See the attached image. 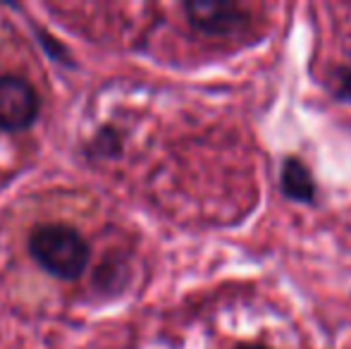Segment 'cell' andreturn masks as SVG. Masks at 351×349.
<instances>
[{"instance_id": "obj_4", "label": "cell", "mask_w": 351, "mask_h": 349, "mask_svg": "<svg viewBox=\"0 0 351 349\" xmlns=\"http://www.w3.org/2000/svg\"><path fill=\"white\" fill-rule=\"evenodd\" d=\"M280 191L287 201H294L301 206H313L318 196V184L313 180V173L308 165L296 156L282 158L280 165Z\"/></svg>"}, {"instance_id": "obj_9", "label": "cell", "mask_w": 351, "mask_h": 349, "mask_svg": "<svg viewBox=\"0 0 351 349\" xmlns=\"http://www.w3.org/2000/svg\"><path fill=\"white\" fill-rule=\"evenodd\" d=\"M237 349H268V347H263V345H241Z\"/></svg>"}, {"instance_id": "obj_1", "label": "cell", "mask_w": 351, "mask_h": 349, "mask_svg": "<svg viewBox=\"0 0 351 349\" xmlns=\"http://www.w3.org/2000/svg\"><path fill=\"white\" fill-rule=\"evenodd\" d=\"M29 256L46 275L74 282L91 261V247L77 228L67 223H43L27 239Z\"/></svg>"}, {"instance_id": "obj_7", "label": "cell", "mask_w": 351, "mask_h": 349, "mask_svg": "<svg viewBox=\"0 0 351 349\" xmlns=\"http://www.w3.org/2000/svg\"><path fill=\"white\" fill-rule=\"evenodd\" d=\"M32 27H34V36H36L38 46L46 51V56L51 58L53 62H60V65H65V67H77V62L72 60L70 51H67L60 41H56V38H53L46 29H38L36 24H32Z\"/></svg>"}, {"instance_id": "obj_8", "label": "cell", "mask_w": 351, "mask_h": 349, "mask_svg": "<svg viewBox=\"0 0 351 349\" xmlns=\"http://www.w3.org/2000/svg\"><path fill=\"white\" fill-rule=\"evenodd\" d=\"M332 96L351 106V65H339L332 72Z\"/></svg>"}, {"instance_id": "obj_6", "label": "cell", "mask_w": 351, "mask_h": 349, "mask_svg": "<svg viewBox=\"0 0 351 349\" xmlns=\"http://www.w3.org/2000/svg\"><path fill=\"white\" fill-rule=\"evenodd\" d=\"M122 154V134L112 127L101 130L93 141L88 144V156H98V158H115Z\"/></svg>"}, {"instance_id": "obj_2", "label": "cell", "mask_w": 351, "mask_h": 349, "mask_svg": "<svg viewBox=\"0 0 351 349\" xmlns=\"http://www.w3.org/2000/svg\"><path fill=\"white\" fill-rule=\"evenodd\" d=\"M41 96L34 84L17 75H0V132L17 134L36 125Z\"/></svg>"}, {"instance_id": "obj_5", "label": "cell", "mask_w": 351, "mask_h": 349, "mask_svg": "<svg viewBox=\"0 0 351 349\" xmlns=\"http://www.w3.org/2000/svg\"><path fill=\"white\" fill-rule=\"evenodd\" d=\"M130 275H132L130 265L125 261H120L117 256H110L98 265V270L93 273V289H96L98 294L115 297V294H120L122 289L127 287Z\"/></svg>"}, {"instance_id": "obj_3", "label": "cell", "mask_w": 351, "mask_h": 349, "mask_svg": "<svg viewBox=\"0 0 351 349\" xmlns=\"http://www.w3.org/2000/svg\"><path fill=\"white\" fill-rule=\"evenodd\" d=\"M186 22L204 36H237L249 27V12L230 0H186Z\"/></svg>"}]
</instances>
